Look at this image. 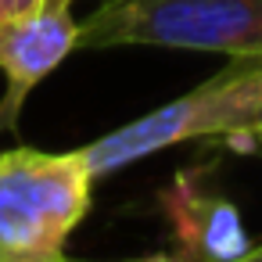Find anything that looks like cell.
<instances>
[{
	"instance_id": "6da1fadb",
	"label": "cell",
	"mask_w": 262,
	"mask_h": 262,
	"mask_svg": "<svg viewBox=\"0 0 262 262\" xmlns=\"http://www.w3.org/2000/svg\"><path fill=\"white\" fill-rule=\"evenodd\" d=\"M258 119H262V58H230L201 86L86 144L83 158L94 180H104L183 140L219 137L230 147L244 151L255 144L251 129Z\"/></svg>"
},
{
	"instance_id": "7a4b0ae2",
	"label": "cell",
	"mask_w": 262,
	"mask_h": 262,
	"mask_svg": "<svg viewBox=\"0 0 262 262\" xmlns=\"http://www.w3.org/2000/svg\"><path fill=\"white\" fill-rule=\"evenodd\" d=\"M94 172L76 151L0 155V262H72L69 237L90 212Z\"/></svg>"
},
{
	"instance_id": "3957f363",
	"label": "cell",
	"mask_w": 262,
	"mask_h": 262,
	"mask_svg": "<svg viewBox=\"0 0 262 262\" xmlns=\"http://www.w3.org/2000/svg\"><path fill=\"white\" fill-rule=\"evenodd\" d=\"M79 47H169L262 58V0H104L79 22Z\"/></svg>"
},
{
	"instance_id": "277c9868",
	"label": "cell",
	"mask_w": 262,
	"mask_h": 262,
	"mask_svg": "<svg viewBox=\"0 0 262 262\" xmlns=\"http://www.w3.org/2000/svg\"><path fill=\"white\" fill-rule=\"evenodd\" d=\"M208 165H190L172 176L158 194L169 219L180 258L190 262H237L251 248V233L241 219V208L208 180Z\"/></svg>"
},
{
	"instance_id": "5b68a950",
	"label": "cell",
	"mask_w": 262,
	"mask_h": 262,
	"mask_svg": "<svg viewBox=\"0 0 262 262\" xmlns=\"http://www.w3.org/2000/svg\"><path fill=\"white\" fill-rule=\"evenodd\" d=\"M79 51V22L72 18V0H51L29 18L0 26V72L8 94L0 101V133L15 129L29 94Z\"/></svg>"
},
{
	"instance_id": "8992f818",
	"label": "cell",
	"mask_w": 262,
	"mask_h": 262,
	"mask_svg": "<svg viewBox=\"0 0 262 262\" xmlns=\"http://www.w3.org/2000/svg\"><path fill=\"white\" fill-rule=\"evenodd\" d=\"M47 4H51V0H0V26L18 22V18H29V15H36Z\"/></svg>"
},
{
	"instance_id": "52a82bcc",
	"label": "cell",
	"mask_w": 262,
	"mask_h": 262,
	"mask_svg": "<svg viewBox=\"0 0 262 262\" xmlns=\"http://www.w3.org/2000/svg\"><path fill=\"white\" fill-rule=\"evenodd\" d=\"M237 262H262V241H258V244H251V248H248V255H241Z\"/></svg>"
},
{
	"instance_id": "ba28073f",
	"label": "cell",
	"mask_w": 262,
	"mask_h": 262,
	"mask_svg": "<svg viewBox=\"0 0 262 262\" xmlns=\"http://www.w3.org/2000/svg\"><path fill=\"white\" fill-rule=\"evenodd\" d=\"M137 262H190V258H137Z\"/></svg>"
},
{
	"instance_id": "9c48e42d",
	"label": "cell",
	"mask_w": 262,
	"mask_h": 262,
	"mask_svg": "<svg viewBox=\"0 0 262 262\" xmlns=\"http://www.w3.org/2000/svg\"><path fill=\"white\" fill-rule=\"evenodd\" d=\"M251 137H255V144H262V122L255 126V133H251Z\"/></svg>"
},
{
	"instance_id": "30bf717a",
	"label": "cell",
	"mask_w": 262,
	"mask_h": 262,
	"mask_svg": "<svg viewBox=\"0 0 262 262\" xmlns=\"http://www.w3.org/2000/svg\"><path fill=\"white\" fill-rule=\"evenodd\" d=\"M258 122H262V119H258ZM258 122H255V126H258ZM251 133H255V129H251Z\"/></svg>"
},
{
	"instance_id": "8fae6325",
	"label": "cell",
	"mask_w": 262,
	"mask_h": 262,
	"mask_svg": "<svg viewBox=\"0 0 262 262\" xmlns=\"http://www.w3.org/2000/svg\"><path fill=\"white\" fill-rule=\"evenodd\" d=\"M72 4H76V0H72Z\"/></svg>"
}]
</instances>
